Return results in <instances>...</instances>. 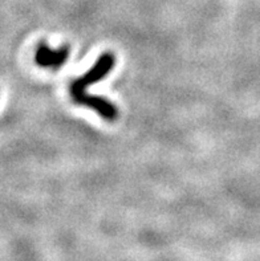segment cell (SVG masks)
<instances>
[{"mask_svg": "<svg viewBox=\"0 0 260 261\" xmlns=\"http://www.w3.org/2000/svg\"><path fill=\"white\" fill-rule=\"evenodd\" d=\"M69 57V48L68 46H61L59 49H53L45 43H40L35 55V61L39 66L45 68V69L57 70Z\"/></svg>", "mask_w": 260, "mask_h": 261, "instance_id": "obj_2", "label": "cell"}, {"mask_svg": "<svg viewBox=\"0 0 260 261\" xmlns=\"http://www.w3.org/2000/svg\"><path fill=\"white\" fill-rule=\"evenodd\" d=\"M115 65V56L112 52L102 53L101 56L97 59L94 65L90 68L86 73L73 80L69 85V94L72 101L80 97L88 89L89 85L97 84L108 77V74L113 70Z\"/></svg>", "mask_w": 260, "mask_h": 261, "instance_id": "obj_1", "label": "cell"}]
</instances>
